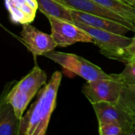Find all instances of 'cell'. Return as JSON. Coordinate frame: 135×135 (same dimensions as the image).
I'll list each match as a JSON object with an SVG mask.
<instances>
[{
  "instance_id": "cell-1",
  "label": "cell",
  "mask_w": 135,
  "mask_h": 135,
  "mask_svg": "<svg viewBox=\"0 0 135 135\" xmlns=\"http://www.w3.org/2000/svg\"><path fill=\"white\" fill-rule=\"evenodd\" d=\"M62 74L57 71L41 88L37 98L21 119L18 135L46 134L51 116L56 106L57 96Z\"/></svg>"
},
{
  "instance_id": "cell-2",
  "label": "cell",
  "mask_w": 135,
  "mask_h": 135,
  "mask_svg": "<svg viewBox=\"0 0 135 135\" xmlns=\"http://www.w3.org/2000/svg\"><path fill=\"white\" fill-rule=\"evenodd\" d=\"M43 56L60 65L67 71L79 75L86 81L112 79L110 75L105 73L100 67L76 54L53 50Z\"/></svg>"
},
{
  "instance_id": "cell-3",
  "label": "cell",
  "mask_w": 135,
  "mask_h": 135,
  "mask_svg": "<svg viewBox=\"0 0 135 135\" xmlns=\"http://www.w3.org/2000/svg\"><path fill=\"white\" fill-rule=\"evenodd\" d=\"M74 22L92 36L94 44L100 47V53L109 59H114L132 42L133 38L93 27L78 21Z\"/></svg>"
},
{
  "instance_id": "cell-4",
  "label": "cell",
  "mask_w": 135,
  "mask_h": 135,
  "mask_svg": "<svg viewBox=\"0 0 135 135\" xmlns=\"http://www.w3.org/2000/svg\"><path fill=\"white\" fill-rule=\"evenodd\" d=\"M51 29V35L59 47H67L76 42L94 43L93 38L75 22L47 17Z\"/></svg>"
},
{
  "instance_id": "cell-5",
  "label": "cell",
  "mask_w": 135,
  "mask_h": 135,
  "mask_svg": "<svg viewBox=\"0 0 135 135\" xmlns=\"http://www.w3.org/2000/svg\"><path fill=\"white\" fill-rule=\"evenodd\" d=\"M125 86L112 79L87 81L83 93L92 105L99 102H117Z\"/></svg>"
},
{
  "instance_id": "cell-6",
  "label": "cell",
  "mask_w": 135,
  "mask_h": 135,
  "mask_svg": "<svg viewBox=\"0 0 135 135\" xmlns=\"http://www.w3.org/2000/svg\"><path fill=\"white\" fill-rule=\"evenodd\" d=\"M98 123L114 122L123 129L125 135L134 134L135 116L117 102H99L92 105Z\"/></svg>"
},
{
  "instance_id": "cell-7",
  "label": "cell",
  "mask_w": 135,
  "mask_h": 135,
  "mask_svg": "<svg viewBox=\"0 0 135 135\" xmlns=\"http://www.w3.org/2000/svg\"><path fill=\"white\" fill-rule=\"evenodd\" d=\"M21 38L34 57L53 51L57 46L51 34L43 32L30 24L22 25Z\"/></svg>"
},
{
  "instance_id": "cell-8",
  "label": "cell",
  "mask_w": 135,
  "mask_h": 135,
  "mask_svg": "<svg viewBox=\"0 0 135 135\" xmlns=\"http://www.w3.org/2000/svg\"><path fill=\"white\" fill-rule=\"evenodd\" d=\"M69 7L121 23L135 32V25L122 16L107 9L94 0H59Z\"/></svg>"
},
{
  "instance_id": "cell-9",
  "label": "cell",
  "mask_w": 135,
  "mask_h": 135,
  "mask_svg": "<svg viewBox=\"0 0 135 135\" xmlns=\"http://www.w3.org/2000/svg\"><path fill=\"white\" fill-rule=\"evenodd\" d=\"M11 21L16 24H30L38 9L37 0H5Z\"/></svg>"
},
{
  "instance_id": "cell-10",
  "label": "cell",
  "mask_w": 135,
  "mask_h": 135,
  "mask_svg": "<svg viewBox=\"0 0 135 135\" xmlns=\"http://www.w3.org/2000/svg\"><path fill=\"white\" fill-rule=\"evenodd\" d=\"M70 9L74 21L83 22L93 27L108 30L121 35H125L129 31H132L127 26L112 20L89 14L71 7Z\"/></svg>"
},
{
  "instance_id": "cell-11",
  "label": "cell",
  "mask_w": 135,
  "mask_h": 135,
  "mask_svg": "<svg viewBox=\"0 0 135 135\" xmlns=\"http://www.w3.org/2000/svg\"><path fill=\"white\" fill-rule=\"evenodd\" d=\"M47 79L46 72L36 65L28 75L13 87L33 98L38 91L46 84Z\"/></svg>"
},
{
  "instance_id": "cell-12",
  "label": "cell",
  "mask_w": 135,
  "mask_h": 135,
  "mask_svg": "<svg viewBox=\"0 0 135 135\" xmlns=\"http://www.w3.org/2000/svg\"><path fill=\"white\" fill-rule=\"evenodd\" d=\"M21 119L17 117L14 109L9 103L1 101L0 134L18 135Z\"/></svg>"
},
{
  "instance_id": "cell-13",
  "label": "cell",
  "mask_w": 135,
  "mask_h": 135,
  "mask_svg": "<svg viewBox=\"0 0 135 135\" xmlns=\"http://www.w3.org/2000/svg\"><path fill=\"white\" fill-rule=\"evenodd\" d=\"M37 1L38 9L47 17H55L74 22L70 7L59 0H37Z\"/></svg>"
},
{
  "instance_id": "cell-14",
  "label": "cell",
  "mask_w": 135,
  "mask_h": 135,
  "mask_svg": "<svg viewBox=\"0 0 135 135\" xmlns=\"http://www.w3.org/2000/svg\"><path fill=\"white\" fill-rule=\"evenodd\" d=\"M134 25L135 7L121 0H94Z\"/></svg>"
},
{
  "instance_id": "cell-15",
  "label": "cell",
  "mask_w": 135,
  "mask_h": 135,
  "mask_svg": "<svg viewBox=\"0 0 135 135\" xmlns=\"http://www.w3.org/2000/svg\"><path fill=\"white\" fill-rule=\"evenodd\" d=\"M118 103L129 113L135 116V85L124 86Z\"/></svg>"
},
{
  "instance_id": "cell-16",
  "label": "cell",
  "mask_w": 135,
  "mask_h": 135,
  "mask_svg": "<svg viewBox=\"0 0 135 135\" xmlns=\"http://www.w3.org/2000/svg\"><path fill=\"white\" fill-rule=\"evenodd\" d=\"M112 79L122 83L124 86L135 85V62L126 63L123 71L119 74H110Z\"/></svg>"
},
{
  "instance_id": "cell-17",
  "label": "cell",
  "mask_w": 135,
  "mask_h": 135,
  "mask_svg": "<svg viewBox=\"0 0 135 135\" xmlns=\"http://www.w3.org/2000/svg\"><path fill=\"white\" fill-rule=\"evenodd\" d=\"M98 130L100 135H125L122 127L114 122L98 123Z\"/></svg>"
},
{
  "instance_id": "cell-18",
  "label": "cell",
  "mask_w": 135,
  "mask_h": 135,
  "mask_svg": "<svg viewBox=\"0 0 135 135\" xmlns=\"http://www.w3.org/2000/svg\"><path fill=\"white\" fill-rule=\"evenodd\" d=\"M114 59L125 63L135 62V34L130 44L125 47Z\"/></svg>"
},
{
  "instance_id": "cell-19",
  "label": "cell",
  "mask_w": 135,
  "mask_h": 135,
  "mask_svg": "<svg viewBox=\"0 0 135 135\" xmlns=\"http://www.w3.org/2000/svg\"><path fill=\"white\" fill-rule=\"evenodd\" d=\"M121 1L135 7V0H121Z\"/></svg>"
},
{
  "instance_id": "cell-20",
  "label": "cell",
  "mask_w": 135,
  "mask_h": 135,
  "mask_svg": "<svg viewBox=\"0 0 135 135\" xmlns=\"http://www.w3.org/2000/svg\"><path fill=\"white\" fill-rule=\"evenodd\" d=\"M134 25H135V21H134Z\"/></svg>"
}]
</instances>
